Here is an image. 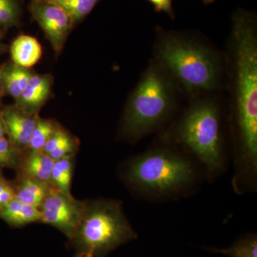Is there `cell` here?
Here are the masks:
<instances>
[{
    "instance_id": "6",
    "label": "cell",
    "mask_w": 257,
    "mask_h": 257,
    "mask_svg": "<svg viewBox=\"0 0 257 257\" xmlns=\"http://www.w3.org/2000/svg\"><path fill=\"white\" fill-rule=\"evenodd\" d=\"M136 237L120 202L94 199L86 201L82 220L71 241L80 252L99 257Z\"/></svg>"
},
{
    "instance_id": "8",
    "label": "cell",
    "mask_w": 257,
    "mask_h": 257,
    "mask_svg": "<svg viewBox=\"0 0 257 257\" xmlns=\"http://www.w3.org/2000/svg\"><path fill=\"white\" fill-rule=\"evenodd\" d=\"M30 12L55 53L60 55L74 26L72 19L57 5L44 0H32Z\"/></svg>"
},
{
    "instance_id": "17",
    "label": "cell",
    "mask_w": 257,
    "mask_h": 257,
    "mask_svg": "<svg viewBox=\"0 0 257 257\" xmlns=\"http://www.w3.org/2000/svg\"><path fill=\"white\" fill-rule=\"evenodd\" d=\"M57 5L72 19L74 25L87 17L100 0H44Z\"/></svg>"
},
{
    "instance_id": "20",
    "label": "cell",
    "mask_w": 257,
    "mask_h": 257,
    "mask_svg": "<svg viewBox=\"0 0 257 257\" xmlns=\"http://www.w3.org/2000/svg\"><path fill=\"white\" fill-rule=\"evenodd\" d=\"M23 152L15 148L8 138L0 139V167L17 170Z\"/></svg>"
},
{
    "instance_id": "9",
    "label": "cell",
    "mask_w": 257,
    "mask_h": 257,
    "mask_svg": "<svg viewBox=\"0 0 257 257\" xmlns=\"http://www.w3.org/2000/svg\"><path fill=\"white\" fill-rule=\"evenodd\" d=\"M1 112L7 138L19 151L25 152L40 116L27 112L15 104L6 106Z\"/></svg>"
},
{
    "instance_id": "11",
    "label": "cell",
    "mask_w": 257,
    "mask_h": 257,
    "mask_svg": "<svg viewBox=\"0 0 257 257\" xmlns=\"http://www.w3.org/2000/svg\"><path fill=\"white\" fill-rule=\"evenodd\" d=\"M54 165L55 160L42 150H27L22 154L16 171L18 175L52 185L51 177Z\"/></svg>"
},
{
    "instance_id": "30",
    "label": "cell",
    "mask_w": 257,
    "mask_h": 257,
    "mask_svg": "<svg viewBox=\"0 0 257 257\" xmlns=\"http://www.w3.org/2000/svg\"><path fill=\"white\" fill-rule=\"evenodd\" d=\"M4 92H3V87H2L1 83H0V101H1L2 97H3Z\"/></svg>"
},
{
    "instance_id": "29",
    "label": "cell",
    "mask_w": 257,
    "mask_h": 257,
    "mask_svg": "<svg viewBox=\"0 0 257 257\" xmlns=\"http://www.w3.org/2000/svg\"><path fill=\"white\" fill-rule=\"evenodd\" d=\"M206 5L211 4V3H214L215 0H202Z\"/></svg>"
},
{
    "instance_id": "22",
    "label": "cell",
    "mask_w": 257,
    "mask_h": 257,
    "mask_svg": "<svg viewBox=\"0 0 257 257\" xmlns=\"http://www.w3.org/2000/svg\"><path fill=\"white\" fill-rule=\"evenodd\" d=\"M73 140L74 138L71 136L68 132L66 131L62 126H59V127L56 130L55 133L45 144L42 151L48 155L51 152Z\"/></svg>"
},
{
    "instance_id": "5",
    "label": "cell",
    "mask_w": 257,
    "mask_h": 257,
    "mask_svg": "<svg viewBox=\"0 0 257 257\" xmlns=\"http://www.w3.org/2000/svg\"><path fill=\"white\" fill-rule=\"evenodd\" d=\"M124 177L140 192L164 196L178 192L192 183L194 172L184 156L170 149L157 148L130 160Z\"/></svg>"
},
{
    "instance_id": "27",
    "label": "cell",
    "mask_w": 257,
    "mask_h": 257,
    "mask_svg": "<svg viewBox=\"0 0 257 257\" xmlns=\"http://www.w3.org/2000/svg\"><path fill=\"white\" fill-rule=\"evenodd\" d=\"M75 257H94L93 255L89 253L80 252Z\"/></svg>"
},
{
    "instance_id": "19",
    "label": "cell",
    "mask_w": 257,
    "mask_h": 257,
    "mask_svg": "<svg viewBox=\"0 0 257 257\" xmlns=\"http://www.w3.org/2000/svg\"><path fill=\"white\" fill-rule=\"evenodd\" d=\"M229 257H257V241L254 236L240 240L231 247L215 250Z\"/></svg>"
},
{
    "instance_id": "10",
    "label": "cell",
    "mask_w": 257,
    "mask_h": 257,
    "mask_svg": "<svg viewBox=\"0 0 257 257\" xmlns=\"http://www.w3.org/2000/svg\"><path fill=\"white\" fill-rule=\"evenodd\" d=\"M53 82V77L50 74H34L25 90L15 101V105L30 114H39L50 99Z\"/></svg>"
},
{
    "instance_id": "12",
    "label": "cell",
    "mask_w": 257,
    "mask_h": 257,
    "mask_svg": "<svg viewBox=\"0 0 257 257\" xmlns=\"http://www.w3.org/2000/svg\"><path fill=\"white\" fill-rule=\"evenodd\" d=\"M13 63L26 69H31L41 60L42 47L35 37L21 35L17 37L10 47Z\"/></svg>"
},
{
    "instance_id": "7",
    "label": "cell",
    "mask_w": 257,
    "mask_h": 257,
    "mask_svg": "<svg viewBox=\"0 0 257 257\" xmlns=\"http://www.w3.org/2000/svg\"><path fill=\"white\" fill-rule=\"evenodd\" d=\"M85 203L77 200L72 194L51 187L40 207L41 222L57 228L72 240L82 220Z\"/></svg>"
},
{
    "instance_id": "21",
    "label": "cell",
    "mask_w": 257,
    "mask_h": 257,
    "mask_svg": "<svg viewBox=\"0 0 257 257\" xmlns=\"http://www.w3.org/2000/svg\"><path fill=\"white\" fill-rule=\"evenodd\" d=\"M19 8L16 0H0V27L10 28L18 23Z\"/></svg>"
},
{
    "instance_id": "4",
    "label": "cell",
    "mask_w": 257,
    "mask_h": 257,
    "mask_svg": "<svg viewBox=\"0 0 257 257\" xmlns=\"http://www.w3.org/2000/svg\"><path fill=\"white\" fill-rule=\"evenodd\" d=\"M176 141L189 149L216 174L224 166L221 112L219 104L209 96L194 98L175 128Z\"/></svg>"
},
{
    "instance_id": "2",
    "label": "cell",
    "mask_w": 257,
    "mask_h": 257,
    "mask_svg": "<svg viewBox=\"0 0 257 257\" xmlns=\"http://www.w3.org/2000/svg\"><path fill=\"white\" fill-rule=\"evenodd\" d=\"M155 62L170 76L179 92L194 99L207 95L220 85L222 67L219 55L184 34L161 30Z\"/></svg>"
},
{
    "instance_id": "28",
    "label": "cell",
    "mask_w": 257,
    "mask_h": 257,
    "mask_svg": "<svg viewBox=\"0 0 257 257\" xmlns=\"http://www.w3.org/2000/svg\"><path fill=\"white\" fill-rule=\"evenodd\" d=\"M5 50H6V46H5V44H3V42L0 40V54L3 53Z\"/></svg>"
},
{
    "instance_id": "26",
    "label": "cell",
    "mask_w": 257,
    "mask_h": 257,
    "mask_svg": "<svg viewBox=\"0 0 257 257\" xmlns=\"http://www.w3.org/2000/svg\"><path fill=\"white\" fill-rule=\"evenodd\" d=\"M9 181L7 180L6 179H3V180H2L1 182H0V194H1L2 192H3V190L5 188H6L7 187H8V184H10Z\"/></svg>"
},
{
    "instance_id": "18",
    "label": "cell",
    "mask_w": 257,
    "mask_h": 257,
    "mask_svg": "<svg viewBox=\"0 0 257 257\" xmlns=\"http://www.w3.org/2000/svg\"><path fill=\"white\" fill-rule=\"evenodd\" d=\"M59 125L54 120L42 119L39 117L36 126L32 133L28 150H42Z\"/></svg>"
},
{
    "instance_id": "23",
    "label": "cell",
    "mask_w": 257,
    "mask_h": 257,
    "mask_svg": "<svg viewBox=\"0 0 257 257\" xmlns=\"http://www.w3.org/2000/svg\"><path fill=\"white\" fill-rule=\"evenodd\" d=\"M154 7L157 12L165 13L170 15L171 18H175V12L172 7V0H147Z\"/></svg>"
},
{
    "instance_id": "16",
    "label": "cell",
    "mask_w": 257,
    "mask_h": 257,
    "mask_svg": "<svg viewBox=\"0 0 257 257\" xmlns=\"http://www.w3.org/2000/svg\"><path fill=\"white\" fill-rule=\"evenodd\" d=\"M74 155L55 161L52 172V183L56 189L71 194V184L73 175Z\"/></svg>"
},
{
    "instance_id": "24",
    "label": "cell",
    "mask_w": 257,
    "mask_h": 257,
    "mask_svg": "<svg viewBox=\"0 0 257 257\" xmlns=\"http://www.w3.org/2000/svg\"><path fill=\"white\" fill-rule=\"evenodd\" d=\"M15 198L14 186L13 182H10L8 187L0 194V209L11 202Z\"/></svg>"
},
{
    "instance_id": "15",
    "label": "cell",
    "mask_w": 257,
    "mask_h": 257,
    "mask_svg": "<svg viewBox=\"0 0 257 257\" xmlns=\"http://www.w3.org/2000/svg\"><path fill=\"white\" fill-rule=\"evenodd\" d=\"M0 218L13 227H20L41 222V213L38 208L24 204L15 198L0 209Z\"/></svg>"
},
{
    "instance_id": "25",
    "label": "cell",
    "mask_w": 257,
    "mask_h": 257,
    "mask_svg": "<svg viewBox=\"0 0 257 257\" xmlns=\"http://www.w3.org/2000/svg\"><path fill=\"white\" fill-rule=\"evenodd\" d=\"M4 138H7L6 130H5L4 121H3V116L0 110V139Z\"/></svg>"
},
{
    "instance_id": "13",
    "label": "cell",
    "mask_w": 257,
    "mask_h": 257,
    "mask_svg": "<svg viewBox=\"0 0 257 257\" xmlns=\"http://www.w3.org/2000/svg\"><path fill=\"white\" fill-rule=\"evenodd\" d=\"M13 183L15 198L24 204L38 209L41 207L51 187H54L36 179L18 175Z\"/></svg>"
},
{
    "instance_id": "1",
    "label": "cell",
    "mask_w": 257,
    "mask_h": 257,
    "mask_svg": "<svg viewBox=\"0 0 257 257\" xmlns=\"http://www.w3.org/2000/svg\"><path fill=\"white\" fill-rule=\"evenodd\" d=\"M229 72L233 117L243 171L257 166V31L256 17L239 10L232 17Z\"/></svg>"
},
{
    "instance_id": "31",
    "label": "cell",
    "mask_w": 257,
    "mask_h": 257,
    "mask_svg": "<svg viewBox=\"0 0 257 257\" xmlns=\"http://www.w3.org/2000/svg\"><path fill=\"white\" fill-rule=\"evenodd\" d=\"M4 179L5 177H3V173H2L1 169H0V182H1V181L3 180Z\"/></svg>"
},
{
    "instance_id": "14",
    "label": "cell",
    "mask_w": 257,
    "mask_h": 257,
    "mask_svg": "<svg viewBox=\"0 0 257 257\" xmlns=\"http://www.w3.org/2000/svg\"><path fill=\"white\" fill-rule=\"evenodd\" d=\"M35 72L11 62L0 67V83L4 94L16 101L25 90Z\"/></svg>"
},
{
    "instance_id": "3",
    "label": "cell",
    "mask_w": 257,
    "mask_h": 257,
    "mask_svg": "<svg viewBox=\"0 0 257 257\" xmlns=\"http://www.w3.org/2000/svg\"><path fill=\"white\" fill-rule=\"evenodd\" d=\"M177 91L170 76L156 62H152L125 106L121 137L136 142L160 128L175 110Z\"/></svg>"
}]
</instances>
